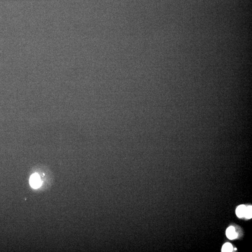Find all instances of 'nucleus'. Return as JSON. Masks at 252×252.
Here are the masks:
<instances>
[{
	"instance_id": "1",
	"label": "nucleus",
	"mask_w": 252,
	"mask_h": 252,
	"mask_svg": "<svg viewBox=\"0 0 252 252\" xmlns=\"http://www.w3.org/2000/svg\"><path fill=\"white\" fill-rule=\"evenodd\" d=\"M30 183L31 187L34 189H37L40 187L42 184L40 177L37 173L33 174L30 177Z\"/></svg>"
},
{
	"instance_id": "2",
	"label": "nucleus",
	"mask_w": 252,
	"mask_h": 252,
	"mask_svg": "<svg viewBox=\"0 0 252 252\" xmlns=\"http://www.w3.org/2000/svg\"><path fill=\"white\" fill-rule=\"evenodd\" d=\"M226 236L230 240H234L237 237V234L235 232V230L233 226H230L226 231Z\"/></svg>"
},
{
	"instance_id": "3",
	"label": "nucleus",
	"mask_w": 252,
	"mask_h": 252,
	"mask_svg": "<svg viewBox=\"0 0 252 252\" xmlns=\"http://www.w3.org/2000/svg\"><path fill=\"white\" fill-rule=\"evenodd\" d=\"M246 206L244 205H241L239 206L236 210V214L239 218H242L244 217Z\"/></svg>"
},
{
	"instance_id": "4",
	"label": "nucleus",
	"mask_w": 252,
	"mask_h": 252,
	"mask_svg": "<svg viewBox=\"0 0 252 252\" xmlns=\"http://www.w3.org/2000/svg\"><path fill=\"white\" fill-rule=\"evenodd\" d=\"M233 246L230 243H226L223 245L222 250V252H230L233 251Z\"/></svg>"
},
{
	"instance_id": "5",
	"label": "nucleus",
	"mask_w": 252,
	"mask_h": 252,
	"mask_svg": "<svg viewBox=\"0 0 252 252\" xmlns=\"http://www.w3.org/2000/svg\"><path fill=\"white\" fill-rule=\"evenodd\" d=\"M246 218L250 219L252 217V206H248L246 207V211H245V215Z\"/></svg>"
}]
</instances>
